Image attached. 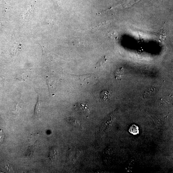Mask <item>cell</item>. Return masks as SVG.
<instances>
[{"label": "cell", "instance_id": "obj_1", "mask_svg": "<svg viewBox=\"0 0 173 173\" xmlns=\"http://www.w3.org/2000/svg\"><path fill=\"white\" fill-rule=\"evenodd\" d=\"M75 108L78 112L83 114H87L90 112L88 105L85 103L80 102L75 106Z\"/></svg>", "mask_w": 173, "mask_h": 173}, {"label": "cell", "instance_id": "obj_2", "mask_svg": "<svg viewBox=\"0 0 173 173\" xmlns=\"http://www.w3.org/2000/svg\"><path fill=\"white\" fill-rule=\"evenodd\" d=\"M159 89L155 86H150L145 91L143 94L144 97L152 96L155 94L158 91Z\"/></svg>", "mask_w": 173, "mask_h": 173}, {"label": "cell", "instance_id": "obj_3", "mask_svg": "<svg viewBox=\"0 0 173 173\" xmlns=\"http://www.w3.org/2000/svg\"><path fill=\"white\" fill-rule=\"evenodd\" d=\"M112 92L108 90L103 91L100 94L101 99L105 101H108L111 99Z\"/></svg>", "mask_w": 173, "mask_h": 173}, {"label": "cell", "instance_id": "obj_4", "mask_svg": "<svg viewBox=\"0 0 173 173\" xmlns=\"http://www.w3.org/2000/svg\"><path fill=\"white\" fill-rule=\"evenodd\" d=\"M124 68L122 67L117 69L114 73L115 78L118 80L121 79L124 76Z\"/></svg>", "mask_w": 173, "mask_h": 173}, {"label": "cell", "instance_id": "obj_5", "mask_svg": "<svg viewBox=\"0 0 173 173\" xmlns=\"http://www.w3.org/2000/svg\"><path fill=\"white\" fill-rule=\"evenodd\" d=\"M58 153L57 149L52 147L50 150L49 157L51 160H55L58 155Z\"/></svg>", "mask_w": 173, "mask_h": 173}, {"label": "cell", "instance_id": "obj_6", "mask_svg": "<svg viewBox=\"0 0 173 173\" xmlns=\"http://www.w3.org/2000/svg\"><path fill=\"white\" fill-rule=\"evenodd\" d=\"M107 59L105 57L102 58L100 60L98 63H97L95 66L96 68H99L102 67L103 66L105 65V64L106 62Z\"/></svg>", "mask_w": 173, "mask_h": 173}, {"label": "cell", "instance_id": "obj_7", "mask_svg": "<svg viewBox=\"0 0 173 173\" xmlns=\"http://www.w3.org/2000/svg\"><path fill=\"white\" fill-rule=\"evenodd\" d=\"M4 139V134L2 129H0V143L3 142Z\"/></svg>", "mask_w": 173, "mask_h": 173}]
</instances>
